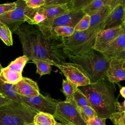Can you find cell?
Listing matches in <instances>:
<instances>
[{"label":"cell","instance_id":"1","mask_svg":"<svg viewBox=\"0 0 125 125\" xmlns=\"http://www.w3.org/2000/svg\"><path fill=\"white\" fill-rule=\"evenodd\" d=\"M12 33L17 34L22 45L23 55L28 61L40 59L51 62L52 65L66 62L67 57L62 47V39L49 37L37 27L23 23Z\"/></svg>","mask_w":125,"mask_h":125},{"label":"cell","instance_id":"2","mask_svg":"<svg viewBox=\"0 0 125 125\" xmlns=\"http://www.w3.org/2000/svg\"><path fill=\"white\" fill-rule=\"evenodd\" d=\"M78 88L87 97L98 117L106 119L116 112L115 103L118 100L115 96V87L107 79Z\"/></svg>","mask_w":125,"mask_h":125},{"label":"cell","instance_id":"3","mask_svg":"<svg viewBox=\"0 0 125 125\" xmlns=\"http://www.w3.org/2000/svg\"><path fill=\"white\" fill-rule=\"evenodd\" d=\"M105 22L80 32H74L70 37L62 38L61 47L68 56H78L93 50L97 34L104 29Z\"/></svg>","mask_w":125,"mask_h":125},{"label":"cell","instance_id":"4","mask_svg":"<svg viewBox=\"0 0 125 125\" xmlns=\"http://www.w3.org/2000/svg\"><path fill=\"white\" fill-rule=\"evenodd\" d=\"M73 63L80 65L88 77L91 83L107 79L108 61L101 53L94 50L78 56H68Z\"/></svg>","mask_w":125,"mask_h":125},{"label":"cell","instance_id":"5","mask_svg":"<svg viewBox=\"0 0 125 125\" xmlns=\"http://www.w3.org/2000/svg\"><path fill=\"white\" fill-rule=\"evenodd\" d=\"M37 113L23 104L11 102L0 106V125H24L32 123Z\"/></svg>","mask_w":125,"mask_h":125},{"label":"cell","instance_id":"6","mask_svg":"<svg viewBox=\"0 0 125 125\" xmlns=\"http://www.w3.org/2000/svg\"><path fill=\"white\" fill-rule=\"evenodd\" d=\"M84 15L82 11H71L52 19L46 20L37 26L43 35L51 37V33L54 28L64 26L74 28Z\"/></svg>","mask_w":125,"mask_h":125},{"label":"cell","instance_id":"7","mask_svg":"<svg viewBox=\"0 0 125 125\" xmlns=\"http://www.w3.org/2000/svg\"><path fill=\"white\" fill-rule=\"evenodd\" d=\"M53 116L63 125H87L82 118L78 107L65 101L58 102Z\"/></svg>","mask_w":125,"mask_h":125},{"label":"cell","instance_id":"8","mask_svg":"<svg viewBox=\"0 0 125 125\" xmlns=\"http://www.w3.org/2000/svg\"><path fill=\"white\" fill-rule=\"evenodd\" d=\"M22 103L31 108L37 112H44L54 115L59 101L50 96L42 94L31 97L20 95Z\"/></svg>","mask_w":125,"mask_h":125},{"label":"cell","instance_id":"9","mask_svg":"<svg viewBox=\"0 0 125 125\" xmlns=\"http://www.w3.org/2000/svg\"><path fill=\"white\" fill-rule=\"evenodd\" d=\"M62 73L66 79L78 87L90 84V81L82 67L73 62H64L55 65Z\"/></svg>","mask_w":125,"mask_h":125},{"label":"cell","instance_id":"10","mask_svg":"<svg viewBox=\"0 0 125 125\" xmlns=\"http://www.w3.org/2000/svg\"><path fill=\"white\" fill-rule=\"evenodd\" d=\"M15 10L0 16V21L6 25L12 32L21 24L26 22V12L28 7L24 0L15 1Z\"/></svg>","mask_w":125,"mask_h":125},{"label":"cell","instance_id":"11","mask_svg":"<svg viewBox=\"0 0 125 125\" xmlns=\"http://www.w3.org/2000/svg\"><path fill=\"white\" fill-rule=\"evenodd\" d=\"M124 31L125 23L100 31L97 34L93 49L101 53Z\"/></svg>","mask_w":125,"mask_h":125},{"label":"cell","instance_id":"12","mask_svg":"<svg viewBox=\"0 0 125 125\" xmlns=\"http://www.w3.org/2000/svg\"><path fill=\"white\" fill-rule=\"evenodd\" d=\"M107 80L110 83H118L125 79V60L112 59L106 72Z\"/></svg>","mask_w":125,"mask_h":125},{"label":"cell","instance_id":"13","mask_svg":"<svg viewBox=\"0 0 125 125\" xmlns=\"http://www.w3.org/2000/svg\"><path fill=\"white\" fill-rule=\"evenodd\" d=\"M125 23V0H119L105 21L104 29Z\"/></svg>","mask_w":125,"mask_h":125},{"label":"cell","instance_id":"14","mask_svg":"<svg viewBox=\"0 0 125 125\" xmlns=\"http://www.w3.org/2000/svg\"><path fill=\"white\" fill-rule=\"evenodd\" d=\"M14 88L18 95L26 97L36 96L40 94L37 83L26 77H22L21 81L14 85Z\"/></svg>","mask_w":125,"mask_h":125},{"label":"cell","instance_id":"15","mask_svg":"<svg viewBox=\"0 0 125 125\" xmlns=\"http://www.w3.org/2000/svg\"><path fill=\"white\" fill-rule=\"evenodd\" d=\"M124 50H125V31H123L101 53L110 61L116 59Z\"/></svg>","mask_w":125,"mask_h":125},{"label":"cell","instance_id":"16","mask_svg":"<svg viewBox=\"0 0 125 125\" xmlns=\"http://www.w3.org/2000/svg\"><path fill=\"white\" fill-rule=\"evenodd\" d=\"M70 1L71 0L68 2L62 4L43 6L35 10L43 15L46 18V21L51 20L72 11Z\"/></svg>","mask_w":125,"mask_h":125},{"label":"cell","instance_id":"17","mask_svg":"<svg viewBox=\"0 0 125 125\" xmlns=\"http://www.w3.org/2000/svg\"><path fill=\"white\" fill-rule=\"evenodd\" d=\"M119 0H109L108 2L100 10L90 16L89 27H94L105 22L110 12L119 2Z\"/></svg>","mask_w":125,"mask_h":125},{"label":"cell","instance_id":"18","mask_svg":"<svg viewBox=\"0 0 125 125\" xmlns=\"http://www.w3.org/2000/svg\"><path fill=\"white\" fill-rule=\"evenodd\" d=\"M22 73L13 71L7 66L2 68L0 72V79L4 83L16 84L22 79Z\"/></svg>","mask_w":125,"mask_h":125},{"label":"cell","instance_id":"19","mask_svg":"<svg viewBox=\"0 0 125 125\" xmlns=\"http://www.w3.org/2000/svg\"><path fill=\"white\" fill-rule=\"evenodd\" d=\"M0 93L7 99L12 102L22 104L18 95L15 91L14 84L3 82L0 79Z\"/></svg>","mask_w":125,"mask_h":125},{"label":"cell","instance_id":"20","mask_svg":"<svg viewBox=\"0 0 125 125\" xmlns=\"http://www.w3.org/2000/svg\"><path fill=\"white\" fill-rule=\"evenodd\" d=\"M108 1L109 0H92L82 11L85 14L91 16L100 10Z\"/></svg>","mask_w":125,"mask_h":125},{"label":"cell","instance_id":"21","mask_svg":"<svg viewBox=\"0 0 125 125\" xmlns=\"http://www.w3.org/2000/svg\"><path fill=\"white\" fill-rule=\"evenodd\" d=\"M56 123L53 115L44 112H38L33 122L34 125H55Z\"/></svg>","mask_w":125,"mask_h":125},{"label":"cell","instance_id":"22","mask_svg":"<svg viewBox=\"0 0 125 125\" xmlns=\"http://www.w3.org/2000/svg\"><path fill=\"white\" fill-rule=\"evenodd\" d=\"M62 91L66 98L65 101L76 105L73 100V95L78 87L66 79L62 80Z\"/></svg>","mask_w":125,"mask_h":125},{"label":"cell","instance_id":"23","mask_svg":"<svg viewBox=\"0 0 125 125\" xmlns=\"http://www.w3.org/2000/svg\"><path fill=\"white\" fill-rule=\"evenodd\" d=\"M75 32L74 28L69 26H59L54 28L51 33V37L60 39L70 37Z\"/></svg>","mask_w":125,"mask_h":125},{"label":"cell","instance_id":"24","mask_svg":"<svg viewBox=\"0 0 125 125\" xmlns=\"http://www.w3.org/2000/svg\"><path fill=\"white\" fill-rule=\"evenodd\" d=\"M32 62L35 63L37 66L36 73L40 75V77L49 74L51 71L52 63L47 61L40 59L33 60Z\"/></svg>","mask_w":125,"mask_h":125},{"label":"cell","instance_id":"25","mask_svg":"<svg viewBox=\"0 0 125 125\" xmlns=\"http://www.w3.org/2000/svg\"><path fill=\"white\" fill-rule=\"evenodd\" d=\"M28 61V58L25 56L23 55L17 58L15 60L11 62L7 67L16 72L22 73L23 69Z\"/></svg>","mask_w":125,"mask_h":125},{"label":"cell","instance_id":"26","mask_svg":"<svg viewBox=\"0 0 125 125\" xmlns=\"http://www.w3.org/2000/svg\"><path fill=\"white\" fill-rule=\"evenodd\" d=\"M0 39L7 46L13 45L12 32L8 27L0 21Z\"/></svg>","mask_w":125,"mask_h":125},{"label":"cell","instance_id":"27","mask_svg":"<svg viewBox=\"0 0 125 125\" xmlns=\"http://www.w3.org/2000/svg\"><path fill=\"white\" fill-rule=\"evenodd\" d=\"M73 100L77 107H81L85 106L91 107L87 97L78 88L74 92Z\"/></svg>","mask_w":125,"mask_h":125},{"label":"cell","instance_id":"28","mask_svg":"<svg viewBox=\"0 0 125 125\" xmlns=\"http://www.w3.org/2000/svg\"><path fill=\"white\" fill-rule=\"evenodd\" d=\"M78 109L82 118L86 124L88 120L97 116L96 112L91 106H85L78 107Z\"/></svg>","mask_w":125,"mask_h":125},{"label":"cell","instance_id":"29","mask_svg":"<svg viewBox=\"0 0 125 125\" xmlns=\"http://www.w3.org/2000/svg\"><path fill=\"white\" fill-rule=\"evenodd\" d=\"M90 23V16L85 14L74 27L75 32L83 31L89 28Z\"/></svg>","mask_w":125,"mask_h":125},{"label":"cell","instance_id":"30","mask_svg":"<svg viewBox=\"0 0 125 125\" xmlns=\"http://www.w3.org/2000/svg\"><path fill=\"white\" fill-rule=\"evenodd\" d=\"M109 119L114 125H125V112H115L110 115Z\"/></svg>","mask_w":125,"mask_h":125},{"label":"cell","instance_id":"31","mask_svg":"<svg viewBox=\"0 0 125 125\" xmlns=\"http://www.w3.org/2000/svg\"><path fill=\"white\" fill-rule=\"evenodd\" d=\"M92 0H71L70 4L72 11H82Z\"/></svg>","mask_w":125,"mask_h":125},{"label":"cell","instance_id":"32","mask_svg":"<svg viewBox=\"0 0 125 125\" xmlns=\"http://www.w3.org/2000/svg\"><path fill=\"white\" fill-rule=\"evenodd\" d=\"M16 6L15 2L0 4V16L15 10Z\"/></svg>","mask_w":125,"mask_h":125},{"label":"cell","instance_id":"33","mask_svg":"<svg viewBox=\"0 0 125 125\" xmlns=\"http://www.w3.org/2000/svg\"><path fill=\"white\" fill-rule=\"evenodd\" d=\"M26 6L31 9L39 8L45 4V0H24Z\"/></svg>","mask_w":125,"mask_h":125},{"label":"cell","instance_id":"34","mask_svg":"<svg viewBox=\"0 0 125 125\" xmlns=\"http://www.w3.org/2000/svg\"><path fill=\"white\" fill-rule=\"evenodd\" d=\"M106 119L96 116L88 120L86 122L87 125H106Z\"/></svg>","mask_w":125,"mask_h":125},{"label":"cell","instance_id":"35","mask_svg":"<svg viewBox=\"0 0 125 125\" xmlns=\"http://www.w3.org/2000/svg\"><path fill=\"white\" fill-rule=\"evenodd\" d=\"M70 0H45V4L44 6L64 4L68 2Z\"/></svg>","mask_w":125,"mask_h":125},{"label":"cell","instance_id":"36","mask_svg":"<svg viewBox=\"0 0 125 125\" xmlns=\"http://www.w3.org/2000/svg\"><path fill=\"white\" fill-rule=\"evenodd\" d=\"M115 110L116 112H125V101L122 103L117 101L115 103Z\"/></svg>","mask_w":125,"mask_h":125},{"label":"cell","instance_id":"37","mask_svg":"<svg viewBox=\"0 0 125 125\" xmlns=\"http://www.w3.org/2000/svg\"><path fill=\"white\" fill-rule=\"evenodd\" d=\"M12 101L9 100V99H7L6 97L3 96L0 93V106H2L4 104H7L9 103Z\"/></svg>","mask_w":125,"mask_h":125},{"label":"cell","instance_id":"38","mask_svg":"<svg viewBox=\"0 0 125 125\" xmlns=\"http://www.w3.org/2000/svg\"><path fill=\"white\" fill-rule=\"evenodd\" d=\"M116 59L119 60H125V50L122 51Z\"/></svg>","mask_w":125,"mask_h":125},{"label":"cell","instance_id":"39","mask_svg":"<svg viewBox=\"0 0 125 125\" xmlns=\"http://www.w3.org/2000/svg\"><path fill=\"white\" fill-rule=\"evenodd\" d=\"M125 86H123L121 88H120V94L121 95V96L124 98H125Z\"/></svg>","mask_w":125,"mask_h":125},{"label":"cell","instance_id":"40","mask_svg":"<svg viewBox=\"0 0 125 125\" xmlns=\"http://www.w3.org/2000/svg\"><path fill=\"white\" fill-rule=\"evenodd\" d=\"M55 125H74L72 124H66V125H63V124H62L59 123L57 122V123H56Z\"/></svg>","mask_w":125,"mask_h":125},{"label":"cell","instance_id":"41","mask_svg":"<svg viewBox=\"0 0 125 125\" xmlns=\"http://www.w3.org/2000/svg\"><path fill=\"white\" fill-rule=\"evenodd\" d=\"M24 125H34L33 124V123H26Z\"/></svg>","mask_w":125,"mask_h":125},{"label":"cell","instance_id":"42","mask_svg":"<svg viewBox=\"0 0 125 125\" xmlns=\"http://www.w3.org/2000/svg\"><path fill=\"white\" fill-rule=\"evenodd\" d=\"M2 68V67L1 65L0 64V71H1V70Z\"/></svg>","mask_w":125,"mask_h":125}]
</instances>
